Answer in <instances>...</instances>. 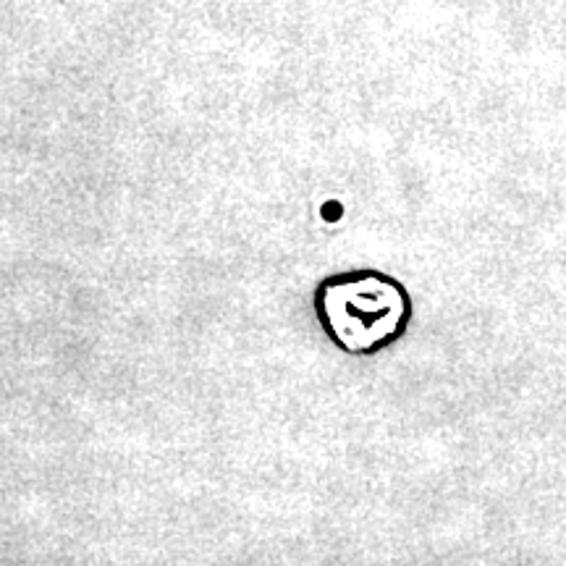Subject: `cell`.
I'll use <instances>...</instances> for the list:
<instances>
[{
  "label": "cell",
  "instance_id": "6da1fadb",
  "mask_svg": "<svg viewBox=\"0 0 566 566\" xmlns=\"http://www.w3.org/2000/svg\"><path fill=\"white\" fill-rule=\"evenodd\" d=\"M313 313L338 352L375 357L407 336L415 302L396 275L378 268H352L315 283Z\"/></svg>",
  "mask_w": 566,
  "mask_h": 566
}]
</instances>
